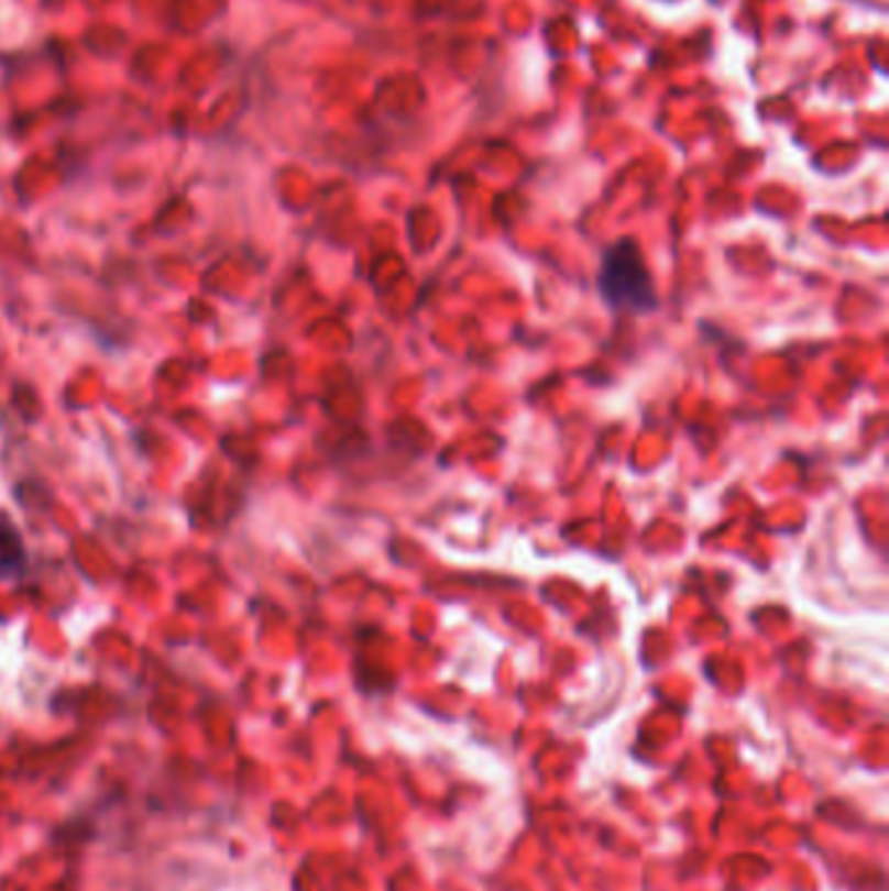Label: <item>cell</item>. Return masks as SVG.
I'll list each match as a JSON object with an SVG mask.
<instances>
[{
	"instance_id": "1",
	"label": "cell",
	"mask_w": 889,
	"mask_h": 891,
	"mask_svg": "<svg viewBox=\"0 0 889 891\" xmlns=\"http://www.w3.org/2000/svg\"><path fill=\"white\" fill-rule=\"evenodd\" d=\"M597 289L605 306L616 314H652L658 310V293L650 268L634 240H618L603 253L597 268Z\"/></svg>"
},
{
	"instance_id": "2",
	"label": "cell",
	"mask_w": 889,
	"mask_h": 891,
	"mask_svg": "<svg viewBox=\"0 0 889 891\" xmlns=\"http://www.w3.org/2000/svg\"><path fill=\"white\" fill-rule=\"evenodd\" d=\"M24 563V548L9 516H0V574H11Z\"/></svg>"
}]
</instances>
